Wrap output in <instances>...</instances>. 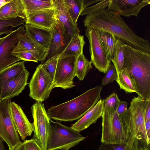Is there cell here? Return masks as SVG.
<instances>
[{
    "label": "cell",
    "mask_w": 150,
    "mask_h": 150,
    "mask_svg": "<svg viewBox=\"0 0 150 150\" xmlns=\"http://www.w3.org/2000/svg\"><path fill=\"white\" fill-rule=\"evenodd\" d=\"M8 150H25L24 142L20 141L12 149Z\"/></svg>",
    "instance_id": "cell-41"
},
{
    "label": "cell",
    "mask_w": 150,
    "mask_h": 150,
    "mask_svg": "<svg viewBox=\"0 0 150 150\" xmlns=\"http://www.w3.org/2000/svg\"><path fill=\"white\" fill-rule=\"evenodd\" d=\"M127 103L125 101H120L116 112L119 115H121L127 110Z\"/></svg>",
    "instance_id": "cell-39"
},
{
    "label": "cell",
    "mask_w": 150,
    "mask_h": 150,
    "mask_svg": "<svg viewBox=\"0 0 150 150\" xmlns=\"http://www.w3.org/2000/svg\"><path fill=\"white\" fill-rule=\"evenodd\" d=\"M29 75V72L25 69L9 81L2 89L0 100L11 99L18 96L27 85Z\"/></svg>",
    "instance_id": "cell-17"
},
{
    "label": "cell",
    "mask_w": 150,
    "mask_h": 150,
    "mask_svg": "<svg viewBox=\"0 0 150 150\" xmlns=\"http://www.w3.org/2000/svg\"><path fill=\"white\" fill-rule=\"evenodd\" d=\"M145 121L150 120V102L148 105L145 113Z\"/></svg>",
    "instance_id": "cell-43"
},
{
    "label": "cell",
    "mask_w": 150,
    "mask_h": 150,
    "mask_svg": "<svg viewBox=\"0 0 150 150\" xmlns=\"http://www.w3.org/2000/svg\"><path fill=\"white\" fill-rule=\"evenodd\" d=\"M145 127L147 137L150 139V120L145 121Z\"/></svg>",
    "instance_id": "cell-42"
},
{
    "label": "cell",
    "mask_w": 150,
    "mask_h": 150,
    "mask_svg": "<svg viewBox=\"0 0 150 150\" xmlns=\"http://www.w3.org/2000/svg\"></svg>",
    "instance_id": "cell-47"
},
{
    "label": "cell",
    "mask_w": 150,
    "mask_h": 150,
    "mask_svg": "<svg viewBox=\"0 0 150 150\" xmlns=\"http://www.w3.org/2000/svg\"><path fill=\"white\" fill-rule=\"evenodd\" d=\"M116 81L120 89L123 90L126 93H136L129 73L125 68H124L117 73Z\"/></svg>",
    "instance_id": "cell-32"
},
{
    "label": "cell",
    "mask_w": 150,
    "mask_h": 150,
    "mask_svg": "<svg viewBox=\"0 0 150 150\" xmlns=\"http://www.w3.org/2000/svg\"><path fill=\"white\" fill-rule=\"evenodd\" d=\"M26 19L20 17H8L0 18V35L8 34L13 28L25 23Z\"/></svg>",
    "instance_id": "cell-27"
},
{
    "label": "cell",
    "mask_w": 150,
    "mask_h": 150,
    "mask_svg": "<svg viewBox=\"0 0 150 150\" xmlns=\"http://www.w3.org/2000/svg\"><path fill=\"white\" fill-rule=\"evenodd\" d=\"M0 150H6L4 144V141L0 137Z\"/></svg>",
    "instance_id": "cell-45"
},
{
    "label": "cell",
    "mask_w": 150,
    "mask_h": 150,
    "mask_svg": "<svg viewBox=\"0 0 150 150\" xmlns=\"http://www.w3.org/2000/svg\"><path fill=\"white\" fill-rule=\"evenodd\" d=\"M76 57L74 56H59L54 76L53 88L67 89L75 86L73 79L76 76Z\"/></svg>",
    "instance_id": "cell-10"
},
{
    "label": "cell",
    "mask_w": 150,
    "mask_h": 150,
    "mask_svg": "<svg viewBox=\"0 0 150 150\" xmlns=\"http://www.w3.org/2000/svg\"><path fill=\"white\" fill-rule=\"evenodd\" d=\"M25 29L23 26L7 35L0 44V71L21 61L13 53L18 41V34Z\"/></svg>",
    "instance_id": "cell-12"
},
{
    "label": "cell",
    "mask_w": 150,
    "mask_h": 150,
    "mask_svg": "<svg viewBox=\"0 0 150 150\" xmlns=\"http://www.w3.org/2000/svg\"><path fill=\"white\" fill-rule=\"evenodd\" d=\"M98 150H132L125 142L119 144L102 143Z\"/></svg>",
    "instance_id": "cell-36"
},
{
    "label": "cell",
    "mask_w": 150,
    "mask_h": 150,
    "mask_svg": "<svg viewBox=\"0 0 150 150\" xmlns=\"http://www.w3.org/2000/svg\"><path fill=\"white\" fill-rule=\"evenodd\" d=\"M12 120L19 136L23 140L31 135L34 130L33 123H30L21 107L14 102L10 105Z\"/></svg>",
    "instance_id": "cell-14"
},
{
    "label": "cell",
    "mask_w": 150,
    "mask_h": 150,
    "mask_svg": "<svg viewBox=\"0 0 150 150\" xmlns=\"http://www.w3.org/2000/svg\"><path fill=\"white\" fill-rule=\"evenodd\" d=\"M102 143L119 144L125 142V135L119 115L110 106L103 105Z\"/></svg>",
    "instance_id": "cell-6"
},
{
    "label": "cell",
    "mask_w": 150,
    "mask_h": 150,
    "mask_svg": "<svg viewBox=\"0 0 150 150\" xmlns=\"http://www.w3.org/2000/svg\"><path fill=\"white\" fill-rule=\"evenodd\" d=\"M26 18L35 12L54 8L53 0H21Z\"/></svg>",
    "instance_id": "cell-25"
},
{
    "label": "cell",
    "mask_w": 150,
    "mask_h": 150,
    "mask_svg": "<svg viewBox=\"0 0 150 150\" xmlns=\"http://www.w3.org/2000/svg\"><path fill=\"white\" fill-rule=\"evenodd\" d=\"M101 0H83V10L89 6L101 1Z\"/></svg>",
    "instance_id": "cell-40"
},
{
    "label": "cell",
    "mask_w": 150,
    "mask_h": 150,
    "mask_svg": "<svg viewBox=\"0 0 150 150\" xmlns=\"http://www.w3.org/2000/svg\"><path fill=\"white\" fill-rule=\"evenodd\" d=\"M57 19L54 8L38 11L29 15L25 23L52 30L55 27Z\"/></svg>",
    "instance_id": "cell-16"
},
{
    "label": "cell",
    "mask_w": 150,
    "mask_h": 150,
    "mask_svg": "<svg viewBox=\"0 0 150 150\" xmlns=\"http://www.w3.org/2000/svg\"><path fill=\"white\" fill-rule=\"evenodd\" d=\"M124 68L127 70L138 96L150 100V54L125 44Z\"/></svg>",
    "instance_id": "cell-3"
},
{
    "label": "cell",
    "mask_w": 150,
    "mask_h": 150,
    "mask_svg": "<svg viewBox=\"0 0 150 150\" xmlns=\"http://www.w3.org/2000/svg\"><path fill=\"white\" fill-rule=\"evenodd\" d=\"M24 26L28 35L48 51L51 38L52 30L26 23H25Z\"/></svg>",
    "instance_id": "cell-20"
},
{
    "label": "cell",
    "mask_w": 150,
    "mask_h": 150,
    "mask_svg": "<svg viewBox=\"0 0 150 150\" xmlns=\"http://www.w3.org/2000/svg\"><path fill=\"white\" fill-rule=\"evenodd\" d=\"M30 97L37 101L47 99L54 88V81L43 68L42 64L36 68L29 83Z\"/></svg>",
    "instance_id": "cell-9"
},
{
    "label": "cell",
    "mask_w": 150,
    "mask_h": 150,
    "mask_svg": "<svg viewBox=\"0 0 150 150\" xmlns=\"http://www.w3.org/2000/svg\"><path fill=\"white\" fill-rule=\"evenodd\" d=\"M4 38V37L1 38H0V44H1L2 40H3Z\"/></svg>",
    "instance_id": "cell-46"
},
{
    "label": "cell",
    "mask_w": 150,
    "mask_h": 150,
    "mask_svg": "<svg viewBox=\"0 0 150 150\" xmlns=\"http://www.w3.org/2000/svg\"><path fill=\"white\" fill-rule=\"evenodd\" d=\"M83 23L86 28L110 33L127 45L150 54L149 40L137 35L120 15L107 8L97 13L87 15Z\"/></svg>",
    "instance_id": "cell-1"
},
{
    "label": "cell",
    "mask_w": 150,
    "mask_h": 150,
    "mask_svg": "<svg viewBox=\"0 0 150 150\" xmlns=\"http://www.w3.org/2000/svg\"><path fill=\"white\" fill-rule=\"evenodd\" d=\"M104 50L111 61L112 60L117 37L110 33L97 30Z\"/></svg>",
    "instance_id": "cell-26"
},
{
    "label": "cell",
    "mask_w": 150,
    "mask_h": 150,
    "mask_svg": "<svg viewBox=\"0 0 150 150\" xmlns=\"http://www.w3.org/2000/svg\"><path fill=\"white\" fill-rule=\"evenodd\" d=\"M25 150H43L35 139L33 138L24 141Z\"/></svg>",
    "instance_id": "cell-38"
},
{
    "label": "cell",
    "mask_w": 150,
    "mask_h": 150,
    "mask_svg": "<svg viewBox=\"0 0 150 150\" xmlns=\"http://www.w3.org/2000/svg\"><path fill=\"white\" fill-rule=\"evenodd\" d=\"M150 4L149 0H110L107 8L120 16L137 17L143 8Z\"/></svg>",
    "instance_id": "cell-13"
},
{
    "label": "cell",
    "mask_w": 150,
    "mask_h": 150,
    "mask_svg": "<svg viewBox=\"0 0 150 150\" xmlns=\"http://www.w3.org/2000/svg\"><path fill=\"white\" fill-rule=\"evenodd\" d=\"M103 110V100L100 99L90 110L71 127L79 132L95 123L102 117Z\"/></svg>",
    "instance_id": "cell-18"
},
{
    "label": "cell",
    "mask_w": 150,
    "mask_h": 150,
    "mask_svg": "<svg viewBox=\"0 0 150 150\" xmlns=\"http://www.w3.org/2000/svg\"><path fill=\"white\" fill-rule=\"evenodd\" d=\"M11 99L0 100V137L10 150L21 141L13 123L10 109Z\"/></svg>",
    "instance_id": "cell-8"
},
{
    "label": "cell",
    "mask_w": 150,
    "mask_h": 150,
    "mask_svg": "<svg viewBox=\"0 0 150 150\" xmlns=\"http://www.w3.org/2000/svg\"><path fill=\"white\" fill-rule=\"evenodd\" d=\"M8 17H20L26 19L21 0H11L0 8V18Z\"/></svg>",
    "instance_id": "cell-22"
},
{
    "label": "cell",
    "mask_w": 150,
    "mask_h": 150,
    "mask_svg": "<svg viewBox=\"0 0 150 150\" xmlns=\"http://www.w3.org/2000/svg\"><path fill=\"white\" fill-rule=\"evenodd\" d=\"M68 13L74 24L77 22L81 12L83 10V0H64Z\"/></svg>",
    "instance_id": "cell-30"
},
{
    "label": "cell",
    "mask_w": 150,
    "mask_h": 150,
    "mask_svg": "<svg viewBox=\"0 0 150 150\" xmlns=\"http://www.w3.org/2000/svg\"><path fill=\"white\" fill-rule=\"evenodd\" d=\"M18 41L13 52L36 51L46 53L47 56V50L33 40L25 29L18 34Z\"/></svg>",
    "instance_id": "cell-21"
},
{
    "label": "cell",
    "mask_w": 150,
    "mask_h": 150,
    "mask_svg": "<svg viewBox=\"0 0 150 150\" xmlns=\"http://www.w3.org/2000/svg\"><path fill=\"white\" fill-rule=\"evenodd\" d=\"M60 54L58 53L49 57L43 64H42L43 68L49 74L53 81Z\"/></svg>",
    "instance_id": "cell-33"
},
{
    "label": "cell",
    "mask_w": 150,
    "mask_h": 150,
    "mask_svg": "<svg viewBox=\"0 0 150 150\" xmlns=\"http://www.w3.org/2000/svg\"><path fill=\"white\" fill-rule=\"evenodd\" d=\"M91 64V62L86 58L83 52L76 57V76L80 81L83 80L86 74L92 68Z\"/></svg>",
    "instance_id": "cell-29"
},
{
    "label": "cell",
    "mask_w": 150,
    "mask_h": 150,
    "mask_svg": "<svg viewBox=\"0 0 150 150\" xmlns=\"http://www.w3.org/2000/svg\"><path fill=\"white\" fill-rule=\"evenodd\" d=\"M33 120L34 134L33 138L43 150H47L50 129V119L46 111L44 104L37 101L31 107Z\"/></svg>",
    "instance_id": "cell-7"
},
{
    "label": "cell",
    "mask_w": 150,
    "mask_h": 150,
    "mask_svg": "<svg viewBox=\"0 0 150 150\" xmlns=\"http://www.w3.org/2000/svg\"><path fill=\"white\" fill-rule=\"evenodd\" d=\"M150 100L134 97L128 109L119 115L125 135V142L132 150H150V139L145 127L146 110Z\"/></svg>",
    "instance_id": "cell-2"
},
{
    "label": "cell",
    "mask_w": 150,
    "mask_h": 150,
    "mask_svg": "<svg viewBox=\"0 0 150 150\" xmlns=\"http://www.w3.org/2000/svg\"><path fill=\"white\" fill-rule=\"evenodd\" d=\"M103 105L111 106L115 111H117L120 101L117 95L115 93H111L108 97L103 100Z\"/></svg>",
    "instance_id": "cell-37"
},
{
    "label": "cell",
    "mask_w": 150,
    "mask_h": 150,
    "mask_svg": "<svg viewBox=\"0 0 150 150\" xmlns=\"http://www.w3.org/2000/svg\"><path fill=\"white\" fill-rule=\"evenodd\" d=\"M85 35L89 43L90 62L100 72L105 73L111 60L106 54L97 30L86 28Z\"/></svg>",
    "instance_id": "cell-11"
},
{
    "label": "cell",
    "mask_w": 150,
    "mask_h": 150,
    "mask_svg": "<svg viewBox=\"0 0 150 150\" xmlns=\"http://www.w3.org/2000/svg\"><path fill=\"white\" fill-rule=\"evenodd\" d=\"M13 54L21 60L43 62L46 59V54L39 51H23L13 52Z\"/></svg>",
    "instance_id": "cell-31"
},
{
    "label": "cell",
    "mask_w": 150,
    "mask_h": 150,
    "mask_svg": "<svg viewBox=\"0 0 150 150\" xmlns=\"http://www.w3.org/2000/svg\"><path fill=\"white\" fill-rule=\"evenodd\" d=\"M70 39L57 22L55 27L52 30L51 40L46 59L58 53H61Z\"/></svg>",
    "instance_id": "cell-19"
},
{
    "label": "cell",
    "mask_w": 150,
    "mask_h": 150,
    "mask_svg": "<svg viewBox=\"0 0 150 150\" xmlns=\"http://www.w3.org/2000/svg\"><path fill=\"white\" fill-rule=\"evenodd\" d=\"M25 62L23 61L17 62L0 71V98L4 87L9 81L25 69Z\"/></svg>",
    "instance_id": "cell-23"
},
{
    "label": "cell",
    "mask_w": 150,
    "mask_h": 150,
    "mask_svg": "<svg viewBox=\"0 0 150 150\" xmlns=\"http://www.w3.org/2000/svg\"><path fill=\"white\" fill-rule=\"evenodd\" d=\"M53 3L57 22L67 36L71 39L74 35L79 33V29L71 18L64 0H53Z\"/></svg>",
    "instance_id": "cell-15"
},
{
    "label": "cell",
    "mask_w": 150,
    "mask_h": 150,
    "mask_svg": "<svg viewBox=\"0 0 150 150\" xmlns=\"http://www.w3.org/2000/svg\"><path fill=\"white\" fill-rule=\"evenodd\" d=\"M11 0H0V8L10 2Z\"/></svg>",
    "instance_id": "cell-44"
},
{
    "label": "cell",
    "mask_w": 150,
    "mask_h": 150,
    "mask_svg": "<svg viewBox=\"0 0 150 150\" xmlns=\"http://www.w3.org/2000/svg\"><path fill=\"white\" fill-rule=\"evenodd\" d=\"M50 129L47 150H69L85 137L71 127L50 119Z\"/></svg>",
    "instance_id": "cell-5"
},
{
    "label": "cell",
    "mask_w": 150,
    "mask_h": 150,
    "mask_svg": "<svg viewBox=\"0 0 150 150\" xmlns=\"http://www.w3.org/2000/svg\"><path fill=\"white\" fill-rule=\"evenodd\" d=\"M103 89L97 86L68 101L51 107L47 110L50 119L64 122L72 121L81 117L100 98Z\"/></svg>",
    "instance_id": "cell-4"
},
{
    "label": "cell",
    "mask_w": 150,
    "mask_h": 150,
    "mask_svg": "<svg viewBox=\"0 0 150 150\" xmlns=\"http://www.w3.org/2000/svg\"><path fill=\"white\" fill-rule=\"evenodd\" d=\"M125 44L120 38H117L114 55L112 61L115 67L117 73L124 68V47Z\"/></svg>",
    "instance_id": "cell-28"
},
{
    "label": "cell",
    "mask_w": 150,
    "mask_h": 150,
    "mask_svg": "<svg viewBox=\"0 0 150 150\" xmlns=\"http://www.w3.org/2000/svg\"><path fill=\"white\" fill-rule=\"evenodd\" d=\"M110 0H102L90 7L85 8L80 16L90 14L98 13L106 8L109 4Z\"/></svg>",
    "instance_id": "cell-34"
},
{
    "label": "cell",
    "mask_w": 150,
    "mask_h": 150,
    "mask_svg": "<svg viewBox=\"0 0 150 150\" xmlns=\"http://www.w3.org/2000/svg\"><path fill=\"white\" fill-rule=\"evenodd\" d=\"M105 75L102 80V85L104 86L111 83L114 80L116 81L117 78V73L115 67L113 64H110L105 73Z\"/></svg>",
    "instance_id": "cell-35"
},
{
    "label": "cell",
    "mask_w": 150,
    "mask_h": 150,
    "mask_svg": "<svg viewBox=\"0 0 150 150\" xmlns=\"http://www.w3.org/2000/svg\"><path fill=\"white\" fill-rule=\"evenodd\" d=\"M85 43L83 35L79 33L75 34L71 38L59 56H74L77 57L83 52V47Z\"/></svg>",
    "instance_id": "cell-24"
}]
</instances>
